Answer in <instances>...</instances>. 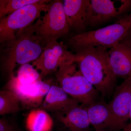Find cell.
Wrapping results in <instances>:
<instances>
[{"mask_svg": "<svg viewBox=\"0 0 131 131\" xmlns=\"http://www.w3.org/2000/svg\"><path fill=\"white\" fill-rule=\"evenodd\" d=\"M37 23L19 31L14 38L2 43L1 63L3 72L9 77L17 65L36 60L46 44L36 33Z\"/></svg>", "mask_w": 131, "mask_h": 131, "instance_id": "6da1fadb", "label": "cell"}, {"mask_svg": "<svg viewBox=\"0 0 131 131\" xmlns=\"http://www.w3.org/2000/svg\"><path fill=\"white\" fill-rule=\"evenodd\" d=\"M108 51L89 48L75 53V62L81 72L103 98L111 95L117 86V78L110 67Z\"/></svg>", "mask_w": 131, "mask_h": 131, "instance_id": "7a4b0ae2", "label": "cell"}, {"mask_svg": "<svg viewBox=\"0 0 131 131\" xmlns=\"http://www.w3.org/2000/svg\"><path fill=\"white\" fill-rule=\"evenodd\" d=\"M131 28V12L114 24L102 28L77 34L69 38L67 46L75 53L89 48L108 50L120 43Z\"/></svg>", "mask_w": 131, "mask_h": 131, "instance_id": "3957f363", "label": "cell"}, {"mask_svg": "<svg viewBox=\"0 0 131 131\" xmlns=\"http://www.w3.org/2000/svg\"><path fill=\"white\" fill-rule=\"evenodd\" d=\"M56 76L59 86L81 105L87 106L98 102L99 93L84 77L75 62L61 66Z\"/></svg>", "mask_w": 131, "mask_h": 131, "instance_id": "277c9868", "label": "cell"}, {"mask_svg": "<svg viewBox=\"0 0 131 131\" xmlns=\"http://www.w3.org/2000/svg\"><path fill=\"white\" fill-rule=\"evenodd\" d=\"M45 14L37 19L36 33L45 43L69 34L64 9L63 1L55 0L48 3Z\"/></svg>", "mask_w": 131, "mask_h": 131, "instance_id": "5b68a950", "label": "cell"}, {"mask_svg": "<svg viewBox=\"0 0 131 131\" xmlns=\"http://www.w3.org/2000/svg\"><path fill=\"white\" fill-rule=\"evenodd\" d=\"M50 1L40 0L26 6L7 16L0 19L1 43L13 39L19 31L28 27L40 18Z\"/></svg>", "mask_w": 131, "mask_h": 131, "instance_id": "8992f818", "label": "cell"}, {"mask_svg": "<svg viewBox=\"0 0 131 131\" xmlns=\"http://www.w3.org/2000/svg\"><path fill=\"white\" fill-rule=\"evenodd\" d=\"M75 54L69 51L67 45L53 40L46 44L40 56L32 62V65L43 77L56 73L64 64L75 62Z\"/></svg>", "mask_w": 131, "mask_h": 131, "instance_id": "52a82bcc", "label": "cell"}, {"mask_svg": "<svg viewBox=\"0 0 131 131\" xmlns=\"http://www.w3.org/2000/svg\"><path fill=\"white\" fill-rule=\"evenodd\" d=\"M51 86L47 83L39 80L32 84H20L14 73L7 84L8 90L15 93L20 100L22 107L36 109L42 105Z\"/></svg>", "mask_w": 131, "mask_h": 131, "instance_id": "ba28073f", "label": "cell"}, {"mask_svg": "<svg viewBox=\"0 0 131 131\" xmlns=\"http://www.w3.org/2000/svg\"><path fill=\"white\" fill-rule=\"evenodd\" d=\"M88 26L96 27L131 12V0H90Z\"/></svg>", "mask_w": 131, "mask_h": 131, "instance_id": "9c48e42d", "label": "cell"}, {"mask_svg": "<svg viewBox=\"0 0 131 131\" xmlns=\"http://www.w3.org/2000/svg\"><path fill=\"white\" fill-rule=\"evenodd\" d=\"M86 108L90 122L95 131L123 130L127 125L115 115L103 101L87 106Z\"/></svg>", "mask_w": 131, "mask_h": 131, "instance_id": "30bf717a", "label": "cell"}, {"mask_svg": "<svg viewBox=\"0 0 131 131\" xmlns=\"http://www.w3.org/2000/svg\"><path fill=\"white\" fill-rule=\"evenodd\" d=\"M64 9L70 29L78 34L86 31L88 26L90 0H64Z\"/></svg>", "mask_w": 131, "mask_h": 131, "instance_id": "8fae6325", "label": "cell"}, {"mask_svg": "<svg viewBox=\"0 0 131 131\" xmlns=\"http://www.w3.org/2000/svg\"><path fill=\"white\" fill-rule=\"evenodd\" d=\"M131 104V77L124 80L116 86L112 99L108 104L115 115L122 123L126 124L129 119Z\"/></svg>", "mask_w": 131, "mask_h": 131, "instance_id": "7c38bea8", "label": "cell"}, {"mask_svg": "<svg viewBox=\"0 0 131 131\" xmlns=\"http://www.w3.org/2000/svg\"><path fill=\"white\" fill-rule=\"evenodd\" d=\"M108 61L114 74L124 80L131 77V49L121 42L108 51Z\"/></svg>", "mask_w": 131, "mask_h": 131, "instance_id": "4fadbf2b", "label": "cell"}, {"mask_svg": "<svg viewBox=\"0 0 131 131\" xmlns=\"http://www.w3.org/2000/svg\"><path fill=\"white\" fill-rule=\"evenodd\" d=\"M80 104L61 86L52 85L45 97L40 108L56 114L65 112Z\"/></svg>", "mask_w": 131, "mask_h": 131, "instance_id": "5bb4252c", "label": "cell"}, {"mask_svg": "<svg viewBox=\"0 0 131 131\" xmlns=\"http://www.w3.org/2000/svg\"><path fill=\"white\" fill-rule=\"evenodd\" d=\"M56 115L58 121L69 131H91L86 106L78 105Z\"/></svg>", "mask_w": 131, "mask_h": 131, "instance_id": "9a60e30c", "label": "cell"}, {"mask_svg": "<svg viewBox=\"0 0 131 131\" xmlns=\"http://www.w3.org/2000/svg\"><path fill=\"white\" fill-rule=\"evenodd\" d=\"M26 125L29 131H50L53 125L52 118L45 110L33 109L28 114Z\"/></svg>", "mask_w": 131, "mask_h": 131, "instance_id": "2e32d148", "label": "cell"}, {"mask_svg": "<svg viewBox=\"0 0 131 131\" xmlns=\"http://www.w3.org/2000/svg\"><path fill=\"white\" fill-rule=\"evenodd\" d=\"M22 108L20 100L16 94L9 90L0 92V115L18 112Z\"/></svg>", "mask_w": 131, "mask_h": 131, "instance_id": "e0dca14e", "label": "cell"}, {"mask_svg": "<svg viewBox=\"0 0 131 131\" xmlns=\"http://www.w3.org/2000/svg\"><path fill=\"white\" fill-rule=\"evenodd\" d=\"M16 77L20 83L23 85L32 84L40 80L41 77L39 72L32 64L29 63L20 66Z\"/></svg>", "mask_w": 131, "mask_h": 131, "instance_id": "ac0fdd59", "label": "cell"}, {"mask_svg": "<svg viewBox=\"0 0 131 131\" xmlns=\"http://www.w3.org/2000/svg\"><path fill=\"white\" fill-rule=\"evenodd\" d=\"M40 0H1L0 19L12 14L27 5L37 3Z\"/></svg>", "mask_w": 131, "mask_h": 131, "instance_id": "d6986e66", "label": "cell"}, {"mask_svg": "<svg viewBox=\"0 0 131 131\" xmlns=\"http://www.w3.org/2000/svg\"><path fill=\"white\" fill-rule=\"evenodd\" d=\"M0 131H16V128L4 117L0 119Z\"/></svg>", "mask_w": 131, "mask_h": 131, "instance_id": "ffe728a7", "label": "cell"}, {"mask_svg": "<svg viewBox=\"0 0 131 131\" xmlns=\"http://www.w3.org/2000/svg\"><path fill=\"white\" fill-rule=\"evenodd\" d=\"M120 42L131 49V28L128 31L125 37Z\"/></svg>", "mask_w": 131, "mask_h": 131, "instance_id": "44dd1931", "label": "cell"}, {"mask_svg": "<svg viewBox=\"0 0 131 131\" xmlns=\"http://www.w3.org/2000/svg\"><path fill=\"white\" fill-rule=\"evenodd\" d=\"M122 131H131V125L130 124H127L126 127Z\"/></svg>", "mask_w": 131, "mask_h": 131, "instance_id": "7402d4cb", "label": "cell"}, {"mask_svg": "<svg viewBox=\"0 0 131 131\" xmlns=\"http://www.w3.org/2000/svg\"><path fill=\"white\" fill-rule=\"evenodd\" d=\"M129 119L131 121V104L130 106V110H129ZM131 124V123H130Z\"/></svg>", "mask_w": 131, "mask_h": 131, "instance_id": "603a6c76", "label": "cell"}, {"mask_svg": "<svg viewBox=\"0 0 131 131\" xmlns=\"http://www.w3.org/2000/svg\"></svg>", "mask_w": 131, "mask_h": 131, "instance_id": "cb8c5ba5", "label": "cell"}]
</instances>
